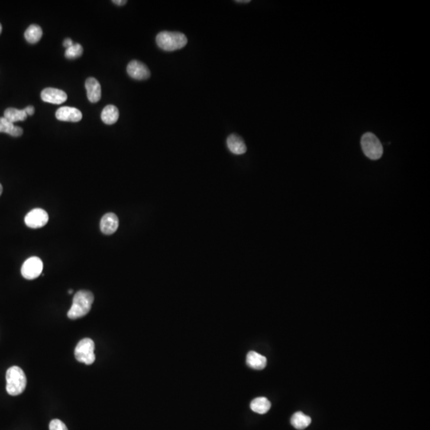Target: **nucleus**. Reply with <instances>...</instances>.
<instances>
[{
	"label": "nucleus",
	"mask_w": 430,
	"mask_h": 430,
	"mask_svg": "<svg viewBox=\"0 0 430 430\" xmlns=\"http://www.w3.org/2000/svg\"><path fill=\"white\" fill-rule=\"evenodd\" d=\"M41 98L45 102L50 103L53 105H61L66 102L67 94L61 89L47 88L41 92Z\"/></svg>",
	"instance_id": "1a4fd4ad"
},
{
	"label": "nucleus",
	"mask_w": 430,
	"mask_h": 430,
	"mask_svg": "<svg viewBox=\"0 0 430 430\" xmlns=\"http://www.w3.org/2000/svg\"><path fill=\"white\" fill-rule=\"evenodd\" d=\"M119 227L118 217L114 213H108L101 218L100 228L101 232L106 235L114 234Z\"/></svg>",
	"instance_id": "9b49d317"
},
{
	"label": "nucleus",
	"mask_w": 430,
	"mask_h": 430,
	"mask_svg": "<svg viewBox=\"0 0 430 430\" xmlns=\"http://www.w3.org/2000/svg\"><path fill=\"white\" fill-rule=\"evenodd\" d=\"M7 392L11 396L21 395L27 386V377L23 369L18 366L10 367L6 373Z\"/></svg>",
	"instance_id": "f03ea898"
},
{
	"label": "nucleus",
	"mask_w": 430,
	"mask_h": 430,
	"mask_svg": "<svg viewBox=\"0 0 430 430\" xmlns=\"http://www.w3.org/2000/svg\"><path fill=\"white\" fill-rule=\"evenodd\" d=\"M43 262L38 257H31L25 260L22 266L21 273L27 280H34L42 274Z\"/></svg>",
	"instance_id": "423d86ee"
},
{
	"label": "nucleus",
	"mask_w": 430,
	"mask_h": 430,
	"mask_svg": "<svg viewBox=\"0 0 430 430\" xmlns=\"http://www.w3.org/2000/svg\"><path fill=\"white\" fill-rule=\"evenodd\" d=\"M85 89L87 91V97L90 102L97 103L101 98V88L98 80L94 78H89L85 82Z\"/></svg>",
	"instance_id": "f8f14e48"
},
{
	"label": "nucleus",
	"mask_w": 430,
	"mask_h": 430,
	"mask_svg": "<svg viewBox=\"0 0 430 430\" xmlns=\"http://www.w3.org/2000/svg\"><path fill=\"white\" fill-rule=\"evenodd\" d=\"M1 32H2V25L0 24V34H1Z\"/></svg>",
	"instance_id": "cd10ccee"
},
{
	"label": "nucleus",
	"mask_w": 430,
	"mask_h": 430,
	"mask_svg": "<svg viewBox=\"0 0 430 430\" xmlns=\"http://www.w3.org/2000/svg\"><path fill=\"white\" fill-rule=\"evenodd\" d=\"M3 193V186L2 185L0 184V195H2Z\"/></svg>",
	"instance_id": "bb28decb"
},
{
	"label": "nucleus",
	"mask_w": 430,
	"mask_h": 430,
	"mask_svg": "<svg viewBox=\"0 0 430 430\" xmlns=\"http://www.w3.org/2000/svg\"><path fill=\"white\" fill-rule=\"evenodd\" d=\"M250 408L253 412L259 414H265L270 409L271 403L265 397L255 398L250 404Z\"/></svg>",
	"instance_id": "a211bd4d"
},
{
	"label": "nucleus",
	"mask_w": 430,
	"mask_h": 430,
	"mask_svg": "<svg viewBox=\"0 0 430 430\" xmlns=\"http://www.w3.org/2000/svg\"><path fill=\"white\" fill-rule=\"evenodd\" d=\"M227 147L231 153L235 155H242L246 153L247 147L241 137L236 134L230 135L227 138Z\"/></svg>",
	"instance_id": "ddd939ff"
},
{
	"label": "nucleus",
	"mask_w": 430,
	"mask_h": 430,
	"mask_svg": "<svg viewBox=\"0 0 430 430\" xmlns=\"http://www.w3.org/2000/svg\"><path fill=\"white\" fill-rule=\"evenodd\" d=\"M113 3H114V4H117V5L122 6L124 5V4H127V1H125V0H114V1H113Z\"/></svg>",
	"instance_id": "393cba45"
},
{
	"label": "nucleus",
	"mask_w": 430,
	"mask_h": 430,
	"mask_svg": "<svg viewBox=\"0 0 430 430\" xmlns=\"http://www.w3.org/2000/svg\"><path fill=\"white\" fill-rule=\"evenodd\" d=\"M0 133H7L12 137H18L23 133V128L14 125L5 117H0Z\"/></svg>",
	"instance_id": "2eb2a0df"
},
{
	"label": "nucleus",
	"mask_w": 430,
	"mask_h": 430,
	"mask_svg": "<svg viewBox=\"0 0 430 430\" xmlns=\"http://www.w3.org/2000/svg\"><path fill=\"white\" fill-rule=\"evenodd\" d=\"M246 363L255 370H263L267 365V359L256 351H250L246 356Z\"/></svg>",
	"instance_id": "4468645a"
},
{
	"label": "nucleus",
	"mask_w": 430,
	"mask_h": 430,
	"mask_svg": "<svg viewBox=\"0 0 430 430\" xmlns=\"http://www.w3.org/2000/svg\"><path fill=\"white\" fill-rule=\"evenodd\" d=\"M49 221V215L44 210L35 208L32 210L25 217V223L32 229L41 228L46 225Z\"/></svg>",
	"instance_id": "0eeeda50"
},
{
	"label": "nucleus",
	"mask_w": 430,
	"mask_h": 430,
	"mask_svg": "<svg viewBox=\"0 0 430 430\" xmlns=\"http://www.w3.org/2000/svg\"><path fill=\"white\" fill-rule=\"evenodd\" d=\"M50 430H68L67 427L61 420L53 419L50 421Z\"/></svg>",
	"instance_id": "4be33fe9"
},
{
	"label": "nucleus",
	"mask_w": 430,
	"mask_h": 430,
	"mask_svg": "<svg viewBox=\"0 0 430 430\" xmlns=\"http://www.w3.org/2000/svg\"><path fill=\"white\" fill-rule=\"evenodd\" d=\"M73 44H74V43H73V42L70 39H65V41H64L63 43V46H65L66 49L73 46Z\"/></svg>",
	"instance_id": "b1692460"
},
{
	"label": "nucleus",
	"mask_w": 430,
	"mask_h": 430,
	"mask_svg": "<svg viewBox=\"0 0 430 430\" xmlns=\"http://www.w3.org/2000/svg\"><path fill=\"white\" fill-rule=\"evenodd\" d=\"M156 43L165 51H175L184 47L188 43L185 34L179 32L163 31L156 36Z\"/></svg>",
	"instance_id": "7ed1b4c3"
},
{
	"label": "nucleus",
	"mask_w": 430,
	"mask_h": 430,
	"mask_svg": "<svg viewBox=\"0 0 430 430\" xmlns=\"http://www.w3.org/2000/svg\"><path fill=\"white\" fill-rule=\"evenodd\" d=\"M4 117L14 124L18 121H25L27 115L24 109L20 110L17 108H9L4 111Z\"/></svg>",
	"instance_id": "6ab92c4d"
},
{
	"label": "nucleus",
	"mask_w": 430,
	"mask_h": 430,
	"mask_svg": "<svg viewBox=\"0 0 430 430\" xmlns=\"http://www.w3.org/2000/svg\"><path fill=\"white\" fill-rule=\"evenodd\" d=\"M82 53H83V48L82 45H80L79 43H74L73 46L66 49L65 55L66 59H75L81 57Z\"/></svg>",
	"instance_id": "412c9836"
},
{
	"label": "nucleus",
	"mask_w": 430,
	"mask_h": 430,
	"mask_svg": "<svg viewBox=\"0 0 430 430\" xmlns=\"http://www.w3.org/2000/svg\"><path fill=\"white\" fill-rule=\"evenodd\" d=\"M236 3H240V4H242V3H246V4H248L250 3V0H245V1H235Z\"/></svg>",
	"instance_id": "a878e982"
},
{
	"label": "nucleus",
	"mask_w": 430,
	"mask_h": 430,
	"mask_svg": "<svg viewBox=\"0 0 430 430\" xmlns=\"http://www.w3.org/2000/svg\"><path fill=\"white\" fill-rule=\"evenodd\" d=\"M94 350L95 344L92 340L89 338L83 339L78 343L75 348V358L80 363H83L86 365L92 364L96 360Z\"/></svg>",
	"instance_id": "39448f33"
},
{
	"label": "nucleus",
	"mask_w": 430,
	"mask_h": 430,
	"mask_svg": "<svg viewBox=\"0 0 430 430\" xmlns=\"http://www.w3.org/2000/svg\"><path fill=\"white\" fill-rule=\"evenodd\" d=\"M119 110L115 105H107L101 113V120L105 124H114L118 121Z\"/></svg>",
	"instance_id": "dca6fc26"
},
{
	"label": "nucleus",
	"mask_w": 430,
	"mask_h": 430,
	"mask_svg": "<svg viewBox=\"0 0 430 430\" xmlns=\"http://www.w3.org/2000/svg\"><path fill=\"white\" fill-rule=\"evenodd\" d=\"M69 294H72V293H73V290H72V289H69Z\"/></svg>",
	"instance_id": "c85d7f7f"
},
{
	"label": "nucleus",
	"mask_w": 430,
	"mask_h": 430,
	"mask_svg": "<svg viewBox=\"0 0 430 430\" xmlns=\"http://www.w3.org/2000/svg\"><path fill=\"white\" fill-rule=\"evenodd\" d=\"M24 111H26L27 116H32L34 113V108L32 105H29L27 108H24Z\"/></svg>",
	"instance_id": "5701e85b"
},
{
	"label": "nucleus",
	"mask_w": 430,
	"mask_h": 430,
	"mask_svg": "<svg viewBox=\"0 0 430 430\" xmlns=\"http://www.w3.org/2000/svg\"><path fill=\"white\" fill-rule=\"evenodd\" d=\"M94 296L92 292L87 290L78 291L73 296V304L68 312V317L70 320L82 318L90 312Z\"/></svg>",
	"instance_id": "f257e3e1"
},
{
	"label": "nucleus",
	"mask_w": 430,
	"mask_h": 430,
	"mask_svg": "<svg viewBox=\"0 0 430 430\" xmlns=\"http://www.w3.org/2000/svg\"><path fill=\"white\" fill-rule=\"evenodd\" d=\"M55 115L59 121L68 122H79L82 119V111L73 107H61L57 110Z\"/></svg>",
	"instance_id": "9d476101"
},
{
	"label": "nucleus",
	"mask_w": 430,
	"mask_h": 430,
	"mask_svg": "<svg viewBox=\"0 0 430 430\" xmlns=\"http://www.w3.org/2000/svg\"><path fill=\"white\" fill-rule=\"evenodd\" d=\"M312 422L309 416L302 412H296L291 418V424L296 429L302 430L306 428Z\"/></svg>",
	"instance_id": "f3484780"
},
{
	"label": "nucleus",
	"mask_w": 430,
	"mask_h": 430,
	"mask_svg": "<svg viewBox=\"0 0 430 430\" xmlns=\"http://www.w3.org/2000/svg\"><path fill=\"white\" fill-rule=\"evenodd\" d=\"M24 36L28 43L34 44L39 42L43 37V30L39 26L30 25L26 30Z\"/></svg>",
	"instance_id": "aec40b11"
},
{
	"label": "nucleus",
	"mask_w": 430,
	"mask_h": 430,
	"mask_svg": "<svg viewBox=\"0 0 430 430\" xmlns=\"http://www.w3.org/2000/svg\"><path fill=\"white\" fill-rule=\"evenodd\" d=\"M362 149L366 157L372 160H377L383 154V147L376 135L366 133L363 135L361 140Z\"/></svg>",
	"instance_id": "20e7f679"
},
{
	"label": "nucleus",
	"mask_w": 430,
	"mask_h": 430,
	"mask_svg": "<svg viewBox=\"0 0 430 430\" xmlns=\"http://www.w3.org/2000/svg\"><path fill=\"white\" fill-rule=\"evenodd\" d=\"M127 72L132 78L139 81L148 79L151 76L150 70L147 66L137 60L132 61L128 63Z\"/></svg>",
	"instance_id": "6e6552de"
}]
</instances>
